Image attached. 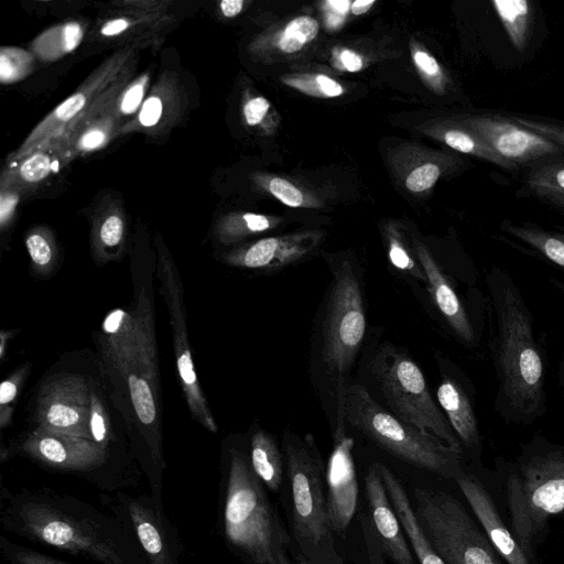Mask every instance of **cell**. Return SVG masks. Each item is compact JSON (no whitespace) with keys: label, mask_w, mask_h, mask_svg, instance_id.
Listing matches in <instances>:
<instances>
[{"label":"cell","mask_w":564,"mask_h":564,"mask_svg":"<svg viewBox=\"0 0 564 564\" xmlns=\"http://www.w3.org/2000/svg\"><path fill=\"white\" fill-rule=\"evenodd\" d=\"M2 523L11 532L74 556L100 564H140L121 529L72 498L19 494L3 511Z\"/></svg>","instance_id":"6da1fadb"},{"label":"cell","mask_w":564,"mask_h":564,"mask_svg":"<svg viewBox=\"0 0 564 564\" xmlns=\"http://www.w3.org/2000/svg\"><path fill=\"white\" fill-rule=\"evenodd\" d=\"M491 349L505 406L530 422L544 411L545 367L525 302L510 275H487Z\"/></svg>","instance_id":"7a4b0ae2"},{"label":"cell","mask_w":564,"mask_h":564,"mask_svg":"<svg viewBox=\"0 0 564 564\" xmlns=\"http://www.w3.org/2000/svg\"><path fill=\"white\" fill-rule=\"evenodd\" d=\"M367 329L362 281L348 263L333 273L312 347V376L324 401L333 437L346 433L348 376Z\"/></svg>","instance_id":"3957f363"},{"label":"cell","mask_w":564,"mask_h":564,"mask_svg":"<svg viewBox=\"0 0 564 564\" xmlns=\"http://www.w3.org/2000/svg\"><path fill=\"white\" fill-rule=\"evenodd\" d=\"M505 496L509 528L531 564H538L549 521L564 511V449L522 456L507 473Z\"/></svg>","instance_id":"277c9868"},{"label":"cell","mask_w":564,"mask_h":564,"mask_svg":"<svg viewBox=\"0 0 564 564\" xmlns=\"http://www.w3.org/2000/svg\"><path fill=\"white\" fill-rule=\"evenodd\" d=\"M283 451L291 484L295 541L308 564H344L330 523L322 456L311 434L285 432Z\"/></svg>","instance_id":"5b68a950"},{"label":"cell","mask_w":564,"mask_h":564,"mask_svg":"<svg viewBox=\"0 0 564 564\" xmlns=\"http://www.w3.org/2000/svg\"><path fill=\"white\" fill-rule=\"evenodd\" d=\"M224 530L228 543L251 564H273L289 542L262 481L238 451L230 456Z\"/></svg>","instance_id":"8992f818"},{"label":"cell","mask_w":564,"mask_h":564,"mask_svg":"<svg viewBox=\"0 0 564 564\" xmlns=\"http://www.w3.org/2000/svg\"><path fill=\"white\" fill-rule=\"evenodd\" d=\"M345 421L391 455L415 467L453 479L463 470L462 452L397 417L361 384L350 383L347 388Z\"/></svg>","instance_id":"52a82bcc"},{"label":"cell","mask_w":564,"mask_h":564,"mask_svg":"<svg viewBox=\"0 0 564 564\" xmlns=\"http://www.w3.org/2000/svg\"><path fill=\"white\" fill-rule=\"evenodd\" d=\"M369 370L392 414L462 452V444L433 400L421 368L405 351L393 345L382 346L371 359Z\"/></svg>","instance_id":"ba28073f"},{"label":"cell","mask_w":564,"mask_h":564,"mask_svg":"<svg viewBox=\"0 0 564 564\" xmlns=\"http://www.w3.org/2000/svg\"><path fill=\"white\" fill-rule=\"evenodd\" d=\"M417 520L446 564H506L466 508L442 490L415 487Z\"/></svg>","instance_id":"9c48e42d"},{"label":"cell","mask_w":564,"mask_h":564,"mask_svg":"<svg viewBox=\"0 0 564 564\" xmlns=\"http://www.w3.org/2000/svg\"><path fill=\"white\" fill-rule=\"evenodd\" d=\"M467 126L509 166L516 170L564 154L551 140L522 127L510 117L494 113L471 117Z\"/></svg>","instance_id":"30bf717a"},{"label":"cell","mask_w":564,"mask_h":564,"mask_svg":"<svg viewBox=\"0 0 564 564\" xmlns=\"http://www.w3.org/2000/svg\"><path fill=\"white\" fill-rule=\"evenodd\" d=\"M160 279L171 317L178 378L185 392L187 404L195 420L210 432H216L217 425L203 397L189 351L182 284L177 271L166 258L161 260Z\"/></svg>","instance_id":"8fae6325"},{"label":"cell","mask_w":564,"mask_h":564,"mask_svg":"<svg viewBox=\"0 0 564 564\" xmlns=\"http://www.w3.org/2000/svg\"><path fill=\"white\" fill-rule=\"evenodd\" d=\"M90 395L87 382L80 377L66 376L46 383L37 398L39 427L93 440Z\"/></svg>","instance_id":"7c38bea8"},{"label":"cell","mask_w":564,"mask_h":564,"mask_svg":"<svg viewBox=\"0 0 564 564\" xmlns=\"http://www.w3.org/2000/svg\"><path fill=\"white\" fill-rule=\"evenodd\" d=\"M102 329L106 335V357L115 370L123 377L131 371H141L155 379L154 348L145 317L117 308L105 318Z\"/></svg>","instance_id":"4fadbf2b"},{"label":"cell","mask_w":564,"mask_h":564,"mask_svg":"<svg viewBox=\"0 0 564 564\" xmlns=\"http://www.w3.org/2000/svg\"><path fill=\"white\" fill-rule=\"evenodd\" d=\"M116 69L107 70L102 74L101 78L90 83L88 88H83L73 94L65 101H63L31 134L25 144L18 153V159L24 155H31L39 151L42 147L48 148L53 145V141L62 138L63 133H69L70 123L72 129L78 126L80 120L86 116L84 110L90 104L110 100V97L116 95L118 87L124 82L122 79L117 83L119 75ZM104 105V104H100ZM99 105H93L96 107ZM72 131V130H70Z\"/></svg>","instance_id":"5bb4252c"},{"label":"cell","mask_w":564,"mask_h":564,"mask_svg":"<svg viewBox=\"0 0 564 564\" xmlns=\"http://www.w3.org/2000/svg\"><path fill=\"white\" fill-rule=\"evenodd\" d=\"M354 438L347 433L333 437L325 469L326 498L334 532L347 530L357 509L358 481L352 458Z\"/></svg>","instance_id":"9a60e30c"},{"label":"cell","mask_w":564,"mask_h":564,"mask_svg":"<svg viewBox=\"0 0 564 564\" xmlns=\"http://www.w3.org/2000/svg\"><path fill=\"white\" fill-rule=\"evenodd\" d=\"M25 454L56 469L87 470L106 459V447L90 438L35 429L22 444Z\"/></svg>","instance_id":"2e32d148"},{"label":"cell","mask_w":564,"mask_h":564,"mask_svg":"<svg viewBox=\"0 0 564 564\" xmlns=\"http://www.w3.org/2000/svg\"><path fill=\"white\" fill-rule=\"evenodd\" d=\"M455 481L484 533L506 564H531L484 485L462 470Z\"/></svg>","instance_id":"e0dca14e"},{"label":"cell","mask_w":564,"mask_h":564,"mask_svg":"<svg viewBox=\"0 0 564 564\" xmlns=\"http://www.w3.org/2000/svg\"><path fill=\"white\" fill-rule=\"evenodd\" d=\"M365 485L376 535L386 553L394 564H415L402 524L390 502L376 465L369 468Z\"/></svg>","instance_id":"ac0fdd59"},{"label":"cell","mask_w":564,"mask_h":564,"mask_svg":"<svg viewBox=\"0 0 564 564\" xmlns=\"http://www.w3.org/2000/svg\"><path fill=\"white\" fill-rule=\"evenodd\" d=\"M419 262L426 276V285L437 310L465 344L475 343V333L468 314L446 274L426 249H417Z\"/></svg>","instance_id":"d6986e66"},{"label":"cell","mask_w":564,"mask_h":564,"mask_svg":"<svg viewBox=\"0 0 564 564\" xmlns=\"http://www.w3.org/2000/svg\"><path fill=\"white\" fill-rule=\"evenodd\" d=\"M390 502L402 524L410 547L420 564H446L433 547L426 533L421 527L414 507L398 476L387 465L375 464Z\"/></svg>","instance_id":"ffe728a7"},{"label":"cell","mask_w":564,"mask_h":564,"mask_svg":"<svg viewBox=\"0 0 564 564\" xmlns=\"http://www.w3.org/2000/svg\"><path fill=\"white\" fill-rule=\"evenodd\" d=\"M436 397L460 444L469 449L479 447L477 417L463 388L453 379L444 378Z\"/></svg>","instance_id":"44dd1931"},{"label":"cell","mask_w":564,"mask_h":564,"mask_svg":"<svg viewBox=\"0 0 564 564\" xmlns=\"http://www.w3.org/2000/svg\"><path fill=\"white\" fill-rule=\"evenodd\" d=\"M129 516L134 532L149 564H177L159 516L141 500L128 503Z\"/></svg>","instance_id":"7402d4cb"},{"label":"cell","mask_w":564,"mask_h":564,"mask_svg":"<svg viewBox=\"0 0 564 564\" xmlns=\"http://www.w3.org/2000/svg\"><path fill=\"white\" fill-rule=\"evenodd\" d=\"M308 248L310 246L302 240L282 241L279 238H265L243 251L231 254L228 261L246 269H279L301 258Z\"/></svg>","instance_id":"603a6c76"},{"label":"cell","mask_w":564,"mask_h":564,"mask_svg":"<svg viewBox=\"0 0 564 564\" xmlns=\"http://www.w3.org/2000/svg\"><path fill=\"white\" fill-rule=\"evenodd\" d=\"M250 463L262 484L276 492L283 478L282 456L273 436L261 429L251 437Z\"/></svg>","instance_id":"cb8c5ba5"},{"label":"cell","mask_w":564,"mask_h":564,"mask_svg":"<svg viewBox=\"0 0 564 564\" xmlns=\"http://www.w3.org/2000/svg\"><path fill=\"white\" fill-rule=\"evenodd\" d=\"M490 3L513 47L523 52L532 35L533 3L528 0H492Z\"/></svg>","instance_id":"d4e9b609"},{"label":"cell","mask_w":564,"mask_h":564,"mask_svg":"<svg viewBox=\"0 0 564 564\" xmlns=\"http://www.w3.org/2000/svg\"><path fill=\"white\" fill-rule=\"evenodd\" d=\"M501 229L564 269L563 231L547 230L529 223L514 224L511 221H503Z\"/></svg>","instance_id":"484cf974"},{"label":"cell","mask_w":564,"mask_h":564,"mask_svg":"<svg viewBox=\"0 0 564 564\" xmlns=\"http://www.w3.org/2000/svg\"><path fill=\"white\" fill-rule=\"evenodd\" d=\"M554 159L532 165L525 177V187L540 198L564 196V161Z\"/></svg>","instance_id":"4316f807"},{"label":"cell","mask_w":564,"mask_h":564,"mask_svg":"<svg viewBox=\"0 0 564 564\" xmlns=\"http://www.w3.org/2000/svg\"><path fill=\"white\" fill-rule=\"evenodd\" d=\"M127 378L132 405L138 419L145 426L153 425L156 420V405L151 379L141 371H131Z\"/></svg>","instance_id":"83f0119b"},{"label":"cell","mask_w":564,"mask_h":564,"mask_svg":"<svg viewBox=\"0 0 564 564\" xmlns=\"http://www.w3.org/2000/svg\"><path fill=\"white\" fill-rule=\"evenodd\" d=\"M317 32L318 23L315 19L311 17L295 18L286 25L279 45L282 51L294 53L315 39Z\"/></svg>","instance_id":"f1b7e54d"},{"label":"cell","mask_w":564,"mask_h":564,"mask_svg":"<svg viewBox=\"0 0 564 564\" xmlns=\"http://www.w3.org/2000/svg\"><path fill=\"white\" fill-rule=\"evenodd\" d=\"M0 551L10 564H69L0 538Z\"/></svg>","instance_id":"f546056e"},{"label":"cell","mask_w":564,"mask_h":564,"mask_svg":"<svg viewBox=\"0 0 564 564\" xmlns=\"http://www.w3.org/2000/svg\"><path fill=\"white\" fill-rule=\"evenodd\" d=\"M510 118L522 127L551 140L564 150V124L511 115Z\"/></svg>","instance_id":"4dcf8cb0"},{"label":"cell","mask_w":564,"mask_h":564,"mask_svg":"<svg viewBox=\"0 0 564 564\" xmlns=\"http://www.w3.org/2000/svg\"><path fill=\"white\" fill-rule=\"evenodd\" d=\"M51 169V158L43 151H36L22 162L19 174L22 180L33 183L45 178Z\"/></svg>","instance_id":"1f68e13d"},{"label":"cell","mask_w":564,"mask_h":564,"mask_svg":"<svg viewBox=\"0 0 564 564\" xmlns=\"http://www.w3.org/2000/svg\"><path fill=\"white\" fill-rule=\"evenodd\" d=\"M58 39L57 45L53 48L48 56L56 57L75 50L83 37V30L76 22H70L62 28L54 29Z\"/></svg>","instance_id":"d6a6232c"},{"label":"cell","mask_w":564,"mask_h":564,"mask_svg":"<svg viewBox=\"0 0 564 564\" xmlns=\"http://www.w3.org/2000/svg\"><path fill=\"white\" fill-rule=\"evenodd\" d=\"M90 433L96 443L106 447L108 440L107 417L105 409L95 392H91L90 395Z\"/></svg>","instance_id":"836d02e7"},{"label":"cell","mask_w":564,"mask_h":564,"mask_svg":"<svg viewBox=\"0 0 564 564\" xmlns=\"http://www.w3.org/2000/svg\"><path fill=\"white\" fill-rule=\"evenodd\" d=\"M32 262L39 269H46L53 260V250L47 239L40 234H32L25 241Z\"/></svg>","instance_id":"e575fe53"},{"label":"cell","mask_w":564,"mask_h":564,"mask_svg":"<svg viewBox=\"0 0 564 564\" xmlns=\"http://www.w3.org/2000/svg\"><path fill=\"white\" fill-rule=\"evenodd\" d=\"M440 176V167L434 163H426L416 167L406 178V187L412 192H422L430 188Z\"/></svg>","instance_id":"d590c367"},{"label":"cell","mask_w":564,"mask_h":564,"mask_svg":"<svg viewBox=\"0 0 564 564\" xmlns=\"http://www.w3.org/2000/svg\"><path fill=\"white\" fill-rule=\"evenodd\" d=\"M270 191L276 198L288 206L296 207L303 203L302 193L294 185L283 178H273L270 182Z\"/></svg>","instance_id":"8d00e7d4"},{"label":"cell","mask_w":564,"mask_h":564,"mask_svg":"<svg viewBox=\"0 0 564 564\" xmlns=\"http://www.w3.org/2000/svg\"><path fill=\"white\" fill-rule=\"evenodd\" d=\"M123 235V223L119 216L111 215L105 219L102 223L99 237L101 242L107 247L117 246Z\"/></svg>","instance_id":"74e56055"},{"label":"cell","mask_w":564,"mask_h":564,"mask_svg":"<svg viewBox=\"0 0 564 564\" xmlns=\"http://www.w3.org/2000/svg\"><path fill=\"white\" fill-rule=\"evenodd\" d=\"M162 102L158 97H150L143 104L139 120L144 127L154 126L161 118Z\"/></svg>","instance_id":"f35d334b"},{"label":"cell","mask_w":564,"mask_h":564,"mask_svg":"<svg viewBox=\"0 0 564 564\" xmlns=\"http://www.w3.org/2000/svg\"><path fill=\"white\" fill-rule=\"evenodd\" d=\"M270 105L263 97H257L249 100L245 106V118L251 126L259 123L267 113Z\"/></svg>","instance_id":"ab89813d"},{"label":"cell","mask_w":564,"mask_h":564,"mask_svg":"<svg viewBox=\"0 0 564 564\" xmlns=\"http://www.w3.org/2000/svg\"><path fill=\"white\" fill-rule=\"evenodd\" d=\"M107 132L105 127L91 128L79 138L78 149L89 151L99 148L106 141Z\"/></svg>","instance_id":"60d3db41"},{"label":"cell","mask_w":564,"mask_h":564,"mask_svg":"<svg viewBox=\"0 0 564 564\" xmlns=\"http://www.w3.org/2000/svg\"><path fill=\"white\" fill-rule=\"evenodd\" d=\"M144 93L143 83L139 82L131 86L123 95L120 108L124 113H133L140 106Z\"/></svg>","instance_id":"b9f144b4"},{"label":"cell","mask_w":564,"mask_h":564,"mask_svg":"<svg viewBox=\"0 0 564 564\" xmlns=\"http://www.w3.org/2000/svg\"><path fill=\"white\" fill-rule=\"evenodd\" d=\"M19 390L18 377H12L2 381L0 386V405H1V419L6 415L8 405L15 399Z\"/></svg>","instance_id":"7bdbcfd3"},{"label":"cell","mask_w":564,"mask_h":564,"mask_svg":"<svg viewBox=\"0 0 564 564\" xmlns=\"http://www.w3.org/2000/svg\"><path fill=\"white\" fill-rule=\"evenodd\" d=\"M414 62L427 75L440 74V65L436 59L426 54L425 52H416L414 54Z\"/></svg>","instance_id":"ee69618b"},{"label":"cell","mask_w":564,"mask_h":564,"mask_svg":"<svg viewBox=\"0 0 564 564\" xmlns=\"http://www.w3.org/2000/svg\"><path fill=\"white\" fill-rule=\"evenodd\" d=\"M242 218L250 232H261L270 228L269 219L262 215L245 214Z\"/></svg>","instance_id":"f6af8a7d"},{"label":"cell","mask_w":564,"mask_h":564,"mask_svg":"<svg viewBox=\"0 0 564 564\" xmlns=\"http://www.w3.org/2000/svg\"><path fill=\"white\" fill-rule=\"evenodd\" d=\"M315 80L323 95L327 97H336L343 93L341 86L325 75H317Z\"/></svg>","instance_id":"bcb514c9"},{"label":"cell","mask_w":564,"mask_h":564,"mask_svg":"<svg viewBox=\"0 0 564 564\" xmlns=\"http://www.w3.org/2000/svg\"><path fill=\"white\" fill-rule=\"evenodd\" d=\"M17 203H18V196L2 194L1 202H0V205H1L0 220H1L2 226H4L6 221L8 220V218L14 210Z\"/></svg>","instance_id":"7dc6e473"},{"label":"cell","mask_w":564,"mask_h":564,"mask_svg":"<svg viewBox=\"0 0 564 564\" xmlns=\"http://www.w3.org/2000/svg\"><path fill=\"white\" fill-rule=\"evenodd\" d=\"M129 26V22L126 19H115L108 21L101 28V33L106 36H113L122 33Z\"/></svg>","instance_id":"c3c4849f"},{"label":"cell","mask_w":564,"mask_h":564,"mask_svg":"<svg viewBox=\"0 0 564 564\" xmlns=\"http://www.w3.org/2000/svg\"><path fill=\"white\" fill-rule=\"evenodd\" d=\"M340 59L344 67L349 72H357L362 67V61L359 55L351 51H343Z\"/></svg>","instance_id":"681fc988"},{"label":"cell","mask_w":564,"mask_h":564,"mask_svg":"<svg viewBox=\"0 0 564 564\" xmlns=\"http://www.w3.org/2000/svg\"><path fill=\"white\" fill-rule=\"evenodd\" d=\"M242 6V0H223L220 2L221 12L228 18L237 15L241 11Z\"/></svg>","instance_id":"f907efd6"},{"label":"cell","mask_w":564,"mask_h":564,"mask_svg":"<svg viewBox=\"0 0 564 564\" xmlns=\"http://www.w3.org/2000/svg\"><path fill=\"white\" fill-rule=\"evenodd\" d=\"M375 3L373 0H357L351 6V11L355 14H362L365 13L372 4Z\"/></svg>","instance_id":"816d5d0a"},{"label":"cell","mask_w":564,"mask_h":564,"mask_svg":"<svg viewBox=\"0 0 564 564\" xmlns=\"http://www.w3.org/2000/svg\"><path fill=\"white\" fill-rule=\"evenodd\" d=\"M328 4L339 13H346L349 9L350 2L349 0H333L329 1Z\"/></svg>","instance_id":"f5cc1de1"},{"label":"cell","mask_w":564,"mask_h":564,"mask_svg":"<svg viewBox=\"0 0 564 564\" xmlns=\"http://www.w3.org/2000/svg\"><path fill=\"white\" fill-rule=\"evenodd\" d=\"M541 199L546 202L550 205L564 208V196H551V197H544Z\"/></svg>","instance_id":"db71d44e"},{"label":"cell","mask_w":564,"mask_h":564,"mask_svg":"<svg viewBox=\"0 0 564 564\" xmlns=\"http://www.w3.org/2000/svg\"><path fill=\"white\" fill-rule=\"evenodd\" d=\"M558 381H560V387L562 389V393L564 395V356L560 362V367H558Z\"/></svg>","instance_id":"11a10c76"},{"label":"cell","mask_w":564,"mask_h":564,"mask_svg":"<svg viewBox=\"0 0 564 564\" xmlns=\"http://www.w3.org/2000/svg\"><path fill=\"white\" fill-rule=\"evenodd\" d=\"M296 564H308V563L304 560V561L299 562V563H296Z\"/></svg>","instance_id":"9f6ffc18"}]
</instances>
